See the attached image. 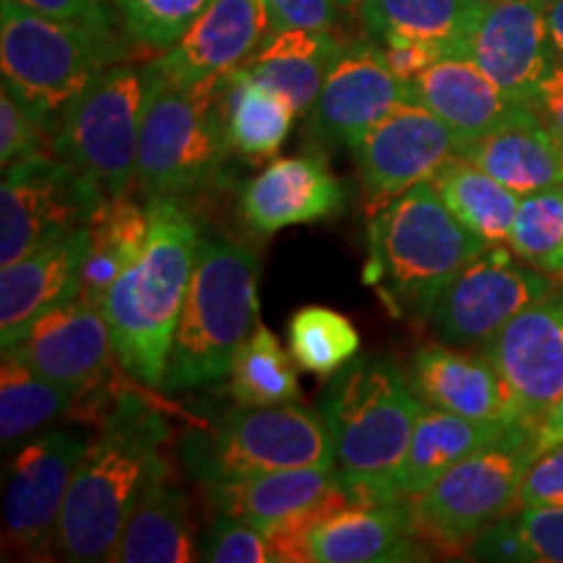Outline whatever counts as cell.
<instances>
[{"label": "cell", "instance_id": "1", "mask_svg": "<svg viewBox=\"0 0 563 563\" xmlns=\"http://www.w3.org/2000/svg\"><path fill=\"white\" fill-rule=\"evenodd\" d=\"M150 235L141 256L110 287L108 319L118 365L144 386L162 389L173 336L191 287L201 232L178 199H150Z\"/></svg>", "mask_w": 563, "mask_h": 563}, {"label": "cell", "instance_id": "2", "mask_svg": "<svg viewBox=\"0 0 563 563\" xmlns=\"http://www.w3.org/2000/svg\"><path fill=\"white\" fill-rule=\"evenodd\" d=\"M165 439L167 422L154 407L129 391L115 399L70 483L58 525L63 559L110 561Z\"/></svg>", "mask_w": 563, "mask_h": 563}, {"label": "cell", "instance_id": "3", "mask_svg": "<svg viewBox=\"0 0 563 563\" xmlns=\"http://www.w3.org/2000/svg\"><path fill=\"white\" fill-rule=\"evenodd\" d=\"M490 245L464 228L431 180L386 201L371 222L365 282L397 319L426 321L449 285Z\"/></svg>", "mask_w": 563, "mask_h": 563}, {"label": "cell", "instance_id": "4", "mask_svg": "<svg viewBox=\"0 0 563 563\" xmlns=\"http://www.w3.org/2000/svg\"><path fill=\"white\" fill-rule=\"evenodd\" d=\"M422 407L402 365L386 355L347 363L327 386L321 415L355 504L399 501L394 477Z\"/></svg>", "mask_w": 563, "mask_h": 563}, {"label": "cell", "instance_id": "5", "mask_svg": "<svg viewBox=\"0 0 563 563\" xmlns=\"http://www.w3.org/2000/svg\"><path fill=\"white\" fill-rule=\"evenodd\" d=\"M256 279L258 262L251 249L230 238L201 241L162 391L201 389L230 376L238 350L258 323Z\"/></svg>", "mask_w": 563, "mask_h": 563}, {"label": "cell", "instance_id": "6", "mask_svg": "<svg viewBox=\"0 0 563 563\" xmlns=\"http://www.w3.org/2000/svg\"><path fill=\"white\" fill-rule=\"evenodd\" d=\"M129 47L115 30L51 19L16 0H0V68L3 84L42 123L58 125L89 84Z\"/></svg>", "mask_w": 563, "mask_h": 563}, {"label": "cell", "instance_id": "7", "mask_svg": "<svg viewBox=\"0 0 563 563\" xmlns=\"http://www.w3.org/2000/svg\"><path fill=\"white\" fill-rule=\"evenodd\" d=\"M224 89L228 76L178 87L150 63L136 157V183L146 199H180L222 178L232 152Z\"/></svg>", "mask_w": 563, "mask_h": 563}, {"label": "cell", "instance_id": "8", "mask_svg": "<svg viewBox=\"0 0 563 563\" xmlns=\"http://www.w3.org/2000/svg\"><path fill=\"white\" fill-rule=\"evenodd\" d=\"M183 467L211 485L277 470L336 467L334 439L321 412L298 405L243 407L180 443Z\"/></svg>", "mask_w": 563, "mask_h": 563}, {"label": "cell", "instance_id": "9", "mask_svg": "<svg viewBox=\"0 0 563 563\" xmlns=\"http://www.w3.org/2000/svg\"><path fill=\"white\" fill-rule=\"evenodd\" d=\"M538 454L534 428H517L467 456L431 488L410 498L415 538H426L443 553L467 551L493 522L519 511V490Z\"/></svg>", "mask_w": 563, "mask_h": 563}, {"label": "cell", "instance_id": "10", "mask_svg": "<svg viewBox=\"0 0 563 563\" xmlns=\"http://www.w3.org/2000/svg\"><path fill=\"white\" fill-rule=\"evenodd\" d=\"M150 95V66L115 63L70 104L51 152L100 186L108 199L129 196L136 180V157L144 104Z\"/></svg>", "mask_w": 563, "mask_h": 563}, {"label": "cell", "instance_id": "11", "mask_svg": "<svg viewBox=\"0 0 563 563\" xmlns=\"http://www.w3.org/2000/svg\"><path fill=\"white\" fill-rule=\"evenodd\" d=\"M104 201L100 186L58 154L13 162L0 186V266L87 228Z\"/></svg>", "mask_w": 563, "mask_h": 563}, {"label": "cell", "instance_id": "12", "mask_svg": "<svg viewBox=\"0 0 563 563\" xmlns=\"http://www.w3.org/2000/svg\"><path fill=\"white\" fill-rule=\"evenodd\" d=\"M559 282L519 258L514 251L490 245L456 277L433 308V327L446 344H483L532 302L551 295Z\"/></svg>", "mask_w": 563, "mask_h": 563}, {"label": "cell", "instance_id": "13", "mask_svg": "<svg viewBox=\"0 0 563 563\" xmlns=\"http://www.w3.org/2000/svg\"><path fill=\"white\" fill-rule=\"evenodd\" d=\"M89 443L68 431H47L19 449L5 483V543L26 559L58 551V525Z\"/></svg>", "mask_w": 563, "mask_h": 563}, {"label": "cell", "instance_id": "14", "mask_svg": "<svg viewBox=\"0 0 563 563\" xmlns=\"http://www.w3.org/2000/svg\"><path fill=\"white\" fill-rule=\"evenodd\" d=\"M548 0L485 3L456 58L473 60L509 100L534 108L540 84L555 66L545 24Z\"/></svg>", "mask_w": 563, "mask_h": 563}, {"label": "cell", "instance_id": "15", "mask_svg": "<svg viewBox=\"0 0 563 563\" xmlns=\"http://www.w3.org/2000/svg\"><path fill=\"white\" fill-rule=\"evenodd\" d=\"M456 152L454 131L420 102L397 104L352 146L371 201H391L418 183L433 180Z\"/></svg>", "mask_w": 563, "mask_h": 563}, {"label": "cell", "instance_id": "16", "mask_svg": "<svg viewBox=\"0 0 563 563\" xmlns=\"http://www.w3.org/2000/svg\"><path fill=\"white\" fill-rule=\"evenodd\" d=\"M481 352L509 384L525 426L538 428L563 397V287L525 308Z\"/></svg>", "mask_w": 563, "mask_h": 563}, {"label": "cell", "instance_id": "17", "mask_svg": "<svg viewBox=\"0 0 563 563\" xmlns=\"http://www.w3.org/2000/svg\"><path fill=\"white\" fill-rule=\"evenodd\" d=\"M402 102H412L410 81L391 74L376 40H355L342 47L329 70L311 123L319 139L352 150Z\"/></svg>", "mask_w": 563, "mask_h": 563}, {"label": "cell", "instance_id": "18", "mask_svg": "<svg viewBox=\"0 0 563 563\" xmlns=\"http://www.w3.org/2000/svg\"><path fill=\"white\" fill-rule=\"evenodd\" d=\"M5 350L16 352L51 382L79 394L100 389L115 355L104 313L79 300L42 313Z\"/></svg>", "mask_w": 563, "mask_h": 563}, {"label": "cell", "instance_id": "19", "mask_svg": "<svg viewBox=\"0 0 563 563\" xmlns=\"http://www.w3.org/2000/svg\"><path fill=\"white\" fill-rule=\"evenodd\" d=\"M269 34L266 0H214L152 66L178 87H196L241 68Z\"/></svg>", "mask_w": 563, "mask_h": 563}, {"label": "cell", "instance_id": "20", "mask_svg": "<svg viewBox=\"0 0 563 563\" xmlns=\"http://www.w3.org/2000/svg\"><path fill=\"white\" fill-rule=\"evenodd\" d=\"M347 194L321 157L274 159L241 191L243 222L258 235L295 224H316L342 214Z\"/></svg>", "mask_w": 563, "mask_h": 563}, {"label": "cell", "instance_id": "21", "mask_svg": "<svg viewBox=\"0 0 563 563\" xmlns=\"http://www.w3.org/2000/svg\"><path fill=\"white\" fill-rule=\"evenodd\" d=\"M410 382L422 402L439 410L470 420L525 426L509 384L483 352L475 357L446 347V342L426 344L415 352Z\"/></svg>", "mask_w": 563, "mask_h": 563}, {"label": "cell", "instance_id": "22", "mask_svg": "<svg viewBox=\"0 0 563 563\" xmlns=\"http://www.w3.org/2000/svg\"><path fill=\"white\" fill-rule=\"evenodd\" d=\"M89 251V224L0 272V336L3 350L34 319L79 298L81 269Z\"/></svg>", "mask_w": 563, "mask_h": 563}, {"label": "cell", "instance_id": "23", "mask_svg": "<svg viewBox=\"0 0 563 563\" xmlns=\"http://www.w3.org/2000/svg\"><path fill=\"white\" fill-rule=\"evenodd\" d=\"M110 561L118 563H188L199 561L191 506L178 475L165 456L152 460L146 481Z\"/></svg>", "mask_w": 563, "mask_h": 563}, {"label": "cell", "instance_id": "24", "mask_svg": "<svg viewBox=\"0 0 563 563\" xmlns=\"http://www.w3.org/2000/svg\"><path fill=\"white\" fill-rule=\"evenodd\" d=\"M410 87L412 102H420L439 115L454 131L460 150L501 129L525 110L509 100L473 60L464 58L439 60L412 79Z\"/></svg>", "mask_w": 563, "mask_h": 563}, {"label": "cell", "instance_id": "25", "mask_svg": "<svg viewBox=\"0 0 563 563\" xmlns=\"http://www.w3.org/2000/svg\"><path fill=\"white\" fill-rule=\"evenodd\" d=\"M456 157L473 162L519 196L563 186V144L532 108L464 146Z\"/></svg>", "mask_w": 563, "mask_h": 563}, {"label": "cell", "instance_id": "26", "mask_svg": "<svg viewBox=\"0 0 563 563\" xmlns=\"http://www.w3.org/2000/svg\"><path fill=\"white\" fill-rule=\"evenodd\" d=\"M415 514L410 498L386 504H352L308 534L316 563L394 561V553L422 551L412 543Z\"/></svg>", "mask_w": 563, "mask_h": 563}, {"label": "cell", "instance_id": "27", "mask_svg": "<svg viewBox=\"0 0 563 563\" xmlns=\"http://www.w3.org/2000/svg\"><path fill=\"white\" fill-rule=\"evenodd\" d=\"M527 426H506V422L470 420L462 415L439 410V407H422L418 426H415L410 446L402 460V467L394 477V490L399 498H415L428 490L446 475L456 464L473 456L490 443Z\"/></svg>", "mask_w": 563, "mask_h": 563}, {"label": "cell", "instance_id": "28", "mask_svg": "<svg viewBox=\"0 0 563 563\" xmlns=\"http://www.w3.org/2000/svg\"><path fill=\"white\" fill-rule=\"evenodd\" d=\"M342 47L344 42L332 32L279 30L251 53L241 70L285 97L295 115H308Z\"/></svg>", "mask_w": 563, "mask_h": 563}, {"label": "cell", "instance_id": "29", "mask_svg": "<svg viewBox=\"0 0 563 563\" xmlns=\"http://www.w3.org/2000/svg\"><path fill=\"white\" fill-rule=\"evenodd\" d=\"M342 483L344 475L340 467L277 470L243 481L211 483L207 485V498L217 514L269 532L282 519L302 511L319 501L323 493L340 488Z\"/></svg>", "mask_w": 563, "mask_h": 563}, {"label": "cell", "instance_id": "30", "mask_svg": "<svg viewBox=\"0 0 563 563\" xmlns=\"http://www.w3.org/2000/svg\"><path fill=\"white\" fill-rule=\"evenodd\" d=\"M150 235V209L129 196L108 199L89 222V251L81 269L79 302L89 308L104 306L110 287L136 262Z\"/></svg>", "mask_w": 563, "mask_h": 563}, {"label": "cell", "instance_id": "31", "mask_svg": "<svg viewBox=\"0 0 563 563\" xmlns=\"http://www.w3.org/2000/svg\"><path fill=\"white\" fill-rule=\"evenodd\" d=\"M483 5L485 0H361L357 13L371 40L412 37L433 42L446 58H456Z\"/></svg>", "mask_w": 563, "mask_h": 563}, {"label": "cell", "instance_id": "32", "mask_svg": "<svg viewBox=\"0 0 563 563\" xmlns=\"http://www.w3.org/2000/svg\"><path fill=\"white\" fill-rule=\"evenodd\" d=\"M431 183L464 228L481 235L488 245H509L522 196L462 157L443 165Z\"/></svg>", "mask_w": 563, "mask_h": 563}, {"label": "cell", "instance_id": "33", "mask_svg": "<svg viewBox=\"0 0 563 563\" xmlns=\"http://www.w3.org/2000/svg\"><path fill=\"white\" fill-rule=\"evenodd\" d=\"M295 110L277 91L253 81L241 68L228 74L224 121L232 152L245 159H269L285 144Z\"/></svg>", "mask_w": 563, "mask_h": 563}, {"label": "cell", "instance_id": "34", "mask_svg": "<svg viewBox=\"0 0 563 563\" xmlns=\"http://www.w3.org/2000/svg\"><path fill=\"white\" fill-rule=\"evenodd\" d=\"M79 391L45 378L13 350H3L0 365V439L11 446L60 415L74 412Z\"/></svg>", "mask_w": 563, "mask_h": 563}, {"label": "cell", "instance_id": "35", "mask_svg": "<svg viewBox=\"0 0 563 563\" xmlns=\"http://www.w3.org/2000/svg\"><path fill=\"white\" fill-rule=\"evenodd\" d=\"M230 394L243 407H272L298 402V373L292 357L264 323L241 344L230 371Z\"/></svg>", "mask_w": 563, "mask_h": 563}, {"label": "cell", "instance_id": "36", "mask_svg": "<svg viewBox=\"0 0 563 563\" xmlns=\"http://www.w3.org/2000/svg\"><path fill=\"white\" fill-rule=\"evenodd\" d=\"M287 340L295 365L319 378L336 376L361 350L355 323L323 306L300 308L290 319Z\"/></svg>", "mask_w": 563, "mask_h": 563}, {"label": "cell", "instance_id": "37", "mask_svg": "<svg viewBox=\"0 0 563 563\" xmlns=\"http://www.w3.org/2000/svg\"><path fill=\"white\" fill-rule=\"evenodd\" d=\"M509 249L522 262L548 274L563 266V186L522 196L514 217Z\"/></svg>", "mask_w": 563, "mask_h": 563}, {"label": "cell", "instance_id": "38", "mask_svg": "<svg viewBox=\"0 0 563 563\" xmlns=\"http://www.w3.org/2000/svg\"><path fill=\"white\" fill-rule=\"evenodd\" d=\"M214 0H115L123 30L146 51L165 53Z\"/></svg>", "mask_w": 563, "mask_h": 563}, {"label": "cell", "instance_id": "39", "mask_svg": "<svg viewBox=\"0 0 563 563\" xmlns=\"http://www.w3.org/2000/svg\"><path fill=\"white\" fill-rule=\"evenodd\" d=\"M199 561L209 563H274L266 532L217 514L214 525L199 538Z\"/></svg>", "mask_w": 563, "mask_h": 563}, {"label": "cell", "instance_id": "40", "mask_svg": "<svg viewBox=\"0 0 563 563\" xmlns=\"http://www.w3.org/2000/svg\"><path fill=\"white\" fill-rule=\"evenodd\" d=\"M51 141V129L3 84V91H0V162L3 167L45 152Z\"/></svg>", "mask_w": 563, "mask_h": 563}, {"label": "cell", "instance_id": "41", "mask_svg": "<svg viewBox=\"0 0 563 563\" xmlns=\"http://www.w3.org/2000/svg\"><path fill=\"white\" fill-rule=\"evenodd\" d=\"M563 506V443L534 456L519 490V511Z\"/></svg>", "mask_w": 563, "mask_h": 563}, {"label": "cell", "instance_id": "42", "mask_svg": "<svg viewBox=\"0 0 563 563\" xmlns=\"http://www.w3.org/2000/svg\"><path fill=\"white\" fill-rule=\"evenodd\" d=\"M517 522L534 563H563V506L522 509L517 514Z\"/></svg>", "mask_w": 563, "mask_h": 563}, {"label": "cell", "instance_id": "43", "mask_svg": "<svg viewBox=\"0 0 563 563\" xmlns=\"http://www.w3.org/2000/svg\"><path fill=\"white\" fill-rule=\"evenodd\" d=\"M467 553L477 561H506V563H534V555L522 538L517 517H504L493 522L470 543Z\"/></svg>", "mask_w": 563, "mask_h": 563}, {"label": "cell", "instance_id": "44", "mask_svg": "<svg viewBox=\"0 0 563 563\" xmlns=\"http://www.w3.org/2000/svg\"><path fill=\"white\" fill-rule=\"evenodd\" d=\"M272 32L279 30H319L332 32L340 5L334 0H266Z\"/></svg>", "mask_w": 563, "mask_h": 563}, {"label": "cell", "instance_id": "45", "mask_svg": "<svg viewBox=\"0 0 563 563\" xmlns=\"http://www.w3.org/2000/svg\"><path fill=\"white\" fill-rule=\"evenodd\" d=\"M384 51L386 66L391 68V74L402 81L418 79L422 70H428L435 63L446 58V53L441 51L433 42H422L412 37H386L378 42Z\"/></svg>", "mask_w": 563, "mask_h": 563}, {"label": "cell", "instance_id": "46", "mask_svg": "<svg viewBox=\"0 0 563 563\" xmlns=\"http://www.w3.org/2000/svg\"><path fill=\"white\" fill-rule=\"evenodd\" d=\"M26 9L45 13L51 19L70 21V24L97 26V30H112L115 16L104 0H16Z\"/></svg>", "mask_w": 563, "mask_h": 563}, {"label": "cell", "instance_id": "47", "mask_svg": "<svg viewBox=\"0 0 563 563\" xmlns=\"http://www.w3.org/2000/svg\"><path fill=\"white\" fill-rule=\"evenodd\" d=\"M534 110H538V115L543 118L548 129H551L563 144V63L555 60L551 74H548L545 81L540 84Z\"/></svg>", "mask_w": 563, "mask_h": 563}, {"label": "cell", "instance_id": "48", "mask_svg": "<svg viewBox=\"0 0 563 563\" xmlns=\"http://www.w3.org/2000/svg\"><path fill=\"white\" fill-rule=\"evenodd\" d=\"M534 443H538L540 452L555 446V443H563V397L538 422V428H534Z\"/></svg>", "mask_w": 563, "mask_h": 563}, {"label": "cell", "instance_id": "49", "mask_svg": "<svg viewBox=\"0 0 563 563\" xmlns=\"http://www.w3.org/2000/svg\"><path fill=\"white\" fill-rule=\"evenodd\" d=\"M545 24H548V37H551L555 60L563 63V0H548Z\"/></svg>", "mask_w": 563, "mask_h": 563}, {"label": "cell", "instance_id": "50", "mask_svg": "<svg viewBox=\"0 0 563 563\" xmlns=\"http://www.w3.org/2000/svg\"><path fill=\"white\" fill-rule=\"evenodd\" d=\"M336 5H340V9H357V5H361V0H334Z\"/></svg>", "mask_w": 563, "mask_h": 563}, {"label": "cell", "instance_id": "51", "mask_svg": "<svg viewBox=\"0 0 563 563\" xmlns=\"http://www.w3.org/2000/svg\"><path fill=\"white\" fill-rule=\"evenodd\" d=\"M485 3H496V0H485Z\"/></svg>", "mask_w": 563, "mask_h": 563}, {"label": "cell", "instance_id": "52", "mask_svg": "<svg viewBox=\"0 0 563 563\" xmlns=\"http://www.w3.org/2000/svg\"><path fill=\"white\" fill-rule=\"evenodd\" d=\"M561 279H563V266H561Z\"/></svg>", "mask_w": 563, "mask_h": 563}]
</instances>
